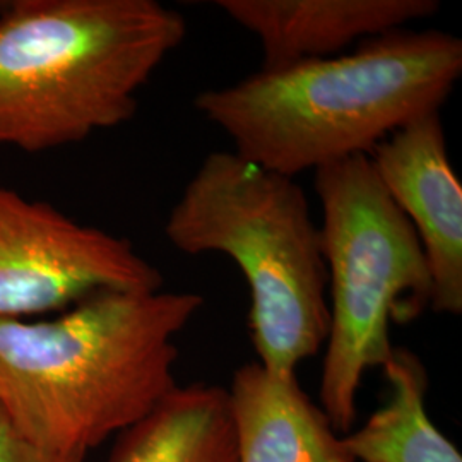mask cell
Returning a JSON list of instances; mask_svg holds the SVG:
<instances>
[{
	"label": "cell",
	"instance_id": "cell-1",
	"mask_svg": "<svg viewBox=\"0 0 462 462\" xmlns=\"http://www.w3.org/2000/svg\"><path fill=\"white\" fill-rule=\"evenodd\" d=\"M204 298L99 291L50 320H0V410L32 444L81 457L175 387V336Z\"/></svg>",
	"mask_w": 462,
	"mask_h": 462
},
{
	"label": "cell",
	"instance_id": "cell-2",
	"mask_svg": "<svg viewBox=\"0 0 462 462\" xmlns=\"http://www.w3.org/2000/svg\"><path fill=\"white\" fill-rule=\"evenodd\" d=\"M462 74L456 34L397 30L346 53L199 93L194 108L235 152L295 179L353 156L420 116L440 112Z\"/></svg>",
	"mask_w": 462,
	"mask_h": 462
},
{
	"label": "cell",
	"instance_id": "cell-3",
	"mask_svg": "<svg viewBox=\"0 0 462 462\" xmlns=\"http://www.w3.org/2000/svg\"><path fill=\"white\" fill-rule=\"evenodd\" d=\"M185 36L182 14L158 0L4 4L0 148H62L129 122Z\"/></svg>",
	"mask_w": 462,
	"mask_h": 462
},
{
	"label": "cell",
	"instance_id": "cell-4",
	"mask_svg": "<svg viewBox=\"0 0 462 462\" xmlns=\"http://www.w3.org/2000/svg\"><path fill=\"white\" fill-rule=\"evenodd\" d=\"M185 255L230 257L247 281L248 329L259 364L295 374L329 332L320 228L300 183L235 151L209 152L165 223Z\"/></svg>",
	"mask_w": 462,
	"mask_h": 462
},
{
	"label": "cell",
	"instance_id": "cell-5",
	"mask_svg": "<svg viewBox=\"0 0 462 462\" xmlns=\"http://www.w3.org/2000/svg\"><path fill=\"white\" fill-rule=\"evenodd\" d=\"M314 189L329 303L320 408L332 429L347 433L365 374L393 355L391 322H410L430 309L431 278L416 231L368 156L315 170Z\"/></svg>",
	"mask_w": 462,
	"mask_h": 462
},
{
	"label": "cell",
	"instance_id": "cell-6",
	"mask_svg": "<svg viewBox=\"0 0 462 462\" xmlns=\"http://www.w3.org/2000/svg\"><path fill=\"white\" fill-rule=\"evenodd\" d=\"M162 286L160 271L127 238L0 185V320L64 312L99 291Z\"/></svg>",
	"mask_w": 462,
	"mask_h": 462
},
{
	"label": "cell",
	"instance_id": "cell-7",
	"mask_svg": "<svg viewBox=\"0 0 462 462\" xmlns=\"http://www.w3.org/2000/svg\"><path fill=\"white\" fill-rule=\"evenodd\" d=\"M368 160L418 235L431 278L430 309L461 314L462 185L448 160L440 112L391 134Z\"/></svg>",
	"mask_w": 462,
	"mask_h": 462
},
{
	"label": "cell",
	"instance_id": "cell-8",
	"mask_svg": "<svg viewBox=\"0 0 462 462\" xmlns=\"http://www.w3.org/2000/svg\"><path fill=\"white\" fill-rule=\"evenodd\" d=\"M216 5L257 38L261 69L336 57L440 11L437 0H217Z\"/></svg>",
	"mask_w": 462,
	"mask_h": 462
},
{
	"label": "cell",
	"instance_id": "cell-9",
	"mask_svg": "<svg viewBox=\"0 0 462 462\" xmlns=\"http://www.w3.org/2000/svg\"><path fill=\"white\" fill-rule=\"evenodd\" d=\"M228 394L238 462H355L328 414L301 391L297 374L244 365Z\"/></svg>",
	"mask_w": 462,
	"mask_h": 462
},
{
	"label": "cell",
	"instance_id": "cell-10",
	"mask_svg": "<svg viewBox=\"0 0 462 462\" xmlns=\"http://www.w3.org/2000/svg\"><path fill=\"white\" fill-rule=\"evenodd\" d=\"M110 462H238L228 389L177 385L151 413L118 433Z\"/></svg>",
	"mask_w": 462,
	"mask_h": 462
},
{
	"label": "cell",
	"instance_id": "cell-11",
	"mask_svg": "<svg viewBox=\"0 0 462 462\" xmlns=\"http://www.w3.org/2000/svg\"><path fill=\"white\" fill-rule=\"evenodd\" d=\"M389 399L343 444L355 462H462L461 452L430 420L427 370L406 347H394L382 366Z\"/></svg>",
	"mask_w": 462,
	"mask_h": 462
},
{
	"label": "cell",
	"instance_id": "cell-12",
	"mask_svg": "<svg viewBox=\"0 0 462 462\" xmlns=\"http://www.w3.org/2000/svg\"><path fill=\"white\" fill-rule=\"evenodd\" d=\"M0 462H84V459L53 454L34 446L13 427L0 410Z\"/></svg>",
	"mask_w": 462,
	"mask_h": 462
}]
</instances>
